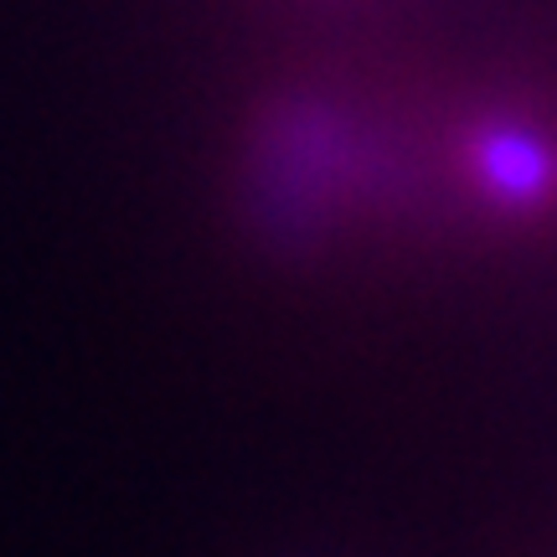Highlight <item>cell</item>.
<instances>
[{
	"label": "cell",
	"instance_id": "cell-1",
	"mask_svg": "<svg viewBox=\"0 0 557 557\" xmlns=\"http://www.w3.org/2000/svg\"><path fill=\"white\" fill-rule=\"evenodd\" d=\"M470 171L485 197L511 212H537L557 191V150L517 120H491L470 139Z\"/></svg>",
	"mask_w": 557,
	"mask_h": 557
}]
</instances>
